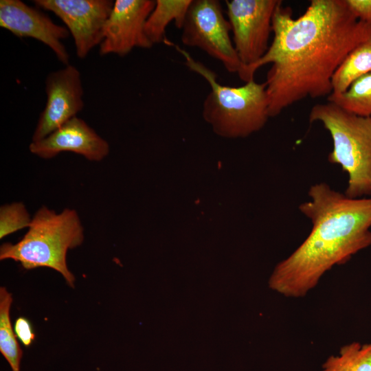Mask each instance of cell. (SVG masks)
<instances>
[{"instance_id": "9a60e30c", "label": "cell", "mask_w": 371, "mask_h": 371, "mask_svg": "<svg viewBox=\"0 0 371 371\" xmlns=\"http://www.w3.org/2000/svg\"><path fill=\"white\" fill-rule=\"evenodd\" d=\"M327 100L352 114L371 117V72L354 81L346 91L331 93Z\"/></svg>"}, {"instance_id": "277c9868", "label": "cell", "mask_w": 371, "mask_h": 371, "mask_svg": "<svg viewBox=\"0 0 371 371\" xmlns=\"http://www.w3.org/2000/svg\"><path fill=\"white\" fill-rule=\"evenodd\" d=\"M84 229L77 212L65 208L56 213L41 207L32 217L27 233L16 243H5L0 248V259H12L25 269L49 267L59 272L74 286L75 277L69 270L67 251L80 246Z\"/></svg>"}, {"instance_id": "5b68a950", "label": "cell", "mask_w": 371, "mask_h": 371, "mask_svg": "<svg viewBox=\"0 0 371 371\" xmlns=\"http://www.w3.org/2000/svg\"><path fill=\"white\" fill-rule=\"evenodd\" d=\"M308 119L320 122L330 135L333 150L328 161L348 174L344 194L352 199L371 197V117L328 102L314 105Z\"/></svg>"}, {"instance_id": "ffe728a7", "label": "cell", "mask_w": 371, "mask_h": 371, "mask_svg": "<svg viewBox=\"0 0 371 371\" xmlns=\"http://www.w3.org/2000/svg\"><path fill=\"white\" fill-rule=\"evenodd\" d=\"M352 14L358 19L371 24V0H345Z\"/></svg>"}, {"instance_id": "52a82bcc", "label": "cell", "mask_w": 371, "mask_h": 371, "mask_svg": "<svg viewBox=\"0 0 371 371\" xmlns=\"http://www.w3.org/2000/svg\"><path fill=\"white\" fill-rule=\"evenodd\" d=\"M281 3L279 0L225 1L242 70L257 63L267 52L273 14Z\"/></svg>"}, {"instance_id": "ba28073f", "label": "cell", "mask_w": 371, "mask_h": 371, "mask_svg": "<svg viewBox=\"0 0 371 371\" xmlns=\"http://www.w3.org/2000/svg\"><path fill=\"white\" fill-rule=\"evenodd\" d=\"M66 25L74 38L77 56L85 58L102 40L104 25L114 5L112 0H34Z\"/></svg>"}, {"instance_id": "8fae6325", "label": "cell", "mask_w": 371, "mask_h": 371, "mask_svg": "<svg viewBox=\"0 0 371 371\" xmlns=\"http://www.w3.org/2000/svg\"><path fill=\"white\" fill-rule=\"evenodd\" d=\"M0 26L17 37L43 43L62 63L69 64V54L62 42L70 36L69 30L54 23L41 9L21 0H1Z\"/></svg>"}, {"instance_id": "3957f363", "label": "cell", "mask_w": 371, "mask_h": 371, "mask_svg": "<svg viewBox=\"0 0 371 371\" xmlns=\"http://www.w3.org/2000/svg\"><path fill=\"white\" fill-rule=\"evenodd\" d=\"M185 58L188 69L201 76L211 91L203 104V117L214 131L225 137H245L260 130L270 117L266 82L254 79L240 87L217 81L215 72L196 60L186 50L172 44Z\"/></svg>"}, {"instance_id": "d6986e66", "label": "cell", "mask_w": 371, "mask_h": 371, "mask_svg": "<svg viewBox=\"0 0 371 371\" xmlns=\"http://www.w3.org/2000/svg\"><path fill=\"white\" fill-rule=\"evenodd\" d=\"M14 328L16 337L25 347L32 345L35 339V334L31 322L27 318L18 317L14 322Z\"/></svg>"}, {"instance_id": "30bf717a", "label": "cell", "mask_w": 371, "mask_h": 371, "mask_svg": "<svg viewBox=\"0 0 371 371\" xmlns=\"http://www.w3.org/2000/svg\"><path fill=\"white\" fill-rule=\"evenodd\" d=\"M155 3L154 0L115 1L104 27L100 54L124 56L135 47H152L144 26Z\"/></svg>"}, {"instance_id": "5bb4252c", "label": "cell", "mask_w": 371, "mask_h": 371, "mask_svg": "<svg viewBox=\"0 0 371 371\" xmlns=\"http://www.w3.org/2000/svg\"><path fill=\"white\" fill-rule=\"evenodd\" d=\"M371 72V37L346 57L332 78V93H340L361 76Z\"/></svg>"}, {"instance_id": "4fadbf2b", "label": "cell", "mask_w": 371, "mask_h": 371, "mask_svg": "<svg viewBox=\"0 0 371 371\" xmlns=\"http://www.w3.org/2000/svg\"><path fill=\"white\" fill-rule=\"evenodd\" d=\"M192 0H157L155 8L149 14L144 26L145 34L153 45L164 43L171 45L166 39V29L175 21L181 29Z\"/></svg>"}, {"instance_id": "7c38bea8", "label": "cell", "mask_w": 371, "mask_h": 371, "mask_svg": "<svg viewBox=\"0 0 371 371\" xmlns=\"http://www.w3.org/2000/svg\"><path fill=\"white\" fill-rule=\"evenodd\" d=\"M30 151L43 159H51L63 152L80 155L89 161H100L109 153V144L82 119L74 117L46 137L32 142Z\"/></svg>"}, {"instance_id": "2e32d148", "label": "cell", "mask_w": 371, "mask_h": 371, "mask_svg": "<svg viewBox=\"0 0 371 371\" xmlns=\"http://www.w3.org/2000/svg\"><path fill=\"white\" fill-rule=\"evenodd\" d=\"M321 371H371V343L353 341L343 346L337 355L326 359Z\"/></svg>"}, {"instance_id": "e0dca14e", "label": "cell", "mask_w": 371, "mask_h": 371, "mask_svg": "<svg viewBox=\"0 0 371 371\" xmlns=\"http://www.w3.org/2000/svg\"><path fill=\"white\" fill-rule=\"evenodd\" d=\"M12 297L5 287L0 288V352L12 371H20L23 350L18 343L10 317Z\"/></svg>"}, {"instance_id": "7a4b0ae2", "label": "cell", "mask_w": 371, "mask_h": 371, "mask_svg": "<svg viewBox=\"0 0 371 371\" xmlns=\"http://www.w3.org/2000/svg\"><path fill=\"white\" fill-rule=\"evenodd\" d=\"M308 195L298 209L310 220L311 232L269 280L286 297L306 296L333 267L371 246V197L352 199L325 182L312 185Z\"/></svg>"}, {"instance_id": "6da1fadb", "label": "cell", "mask_w": 371, "mask_h": 371, "mask_svg": "<svg viewBox=\"0 0 371 371\" xmlns=\"http://www.w3.org/2000/svg\"><path fill=\"white\" fill-rule=\"evenodd\" d=\"M272 30L266 54L238 74L247 82L260 67L271 64L265 81L270 117L305 98L328 96L337 68L371 37V24L358 20L345 0H312L297 19L281 3Z\"/></svg>"}, {"instance_id": "8992f818", "label": "cell", "mask_w": 371, "mask_h": 371, "mask_svg": "<svg viewBox=\"0 0 371 371\" xmlns=\"http://www.w3.org/2000/svg\"><path fill=\"white\" fill-rule=\"evenodd\" d=\"M181 30L183 45L204 51L229 72L238 74L243 69L230 37L231 25L219 1L192 0Z\"/></svg>"}, {"instance_id": "9c48e42d", "label": "cell", "mask_w": 371, "mask_h": 371, "mask_svg": "<svg viewBox=\"0 0 371 371\" xmlns=\"http://www.w3.org/2000/svg\"><path fill=\"white\" fill-rule=\"evenodd\" d=\"M45 106L40 114L32 142L41 140L76 116L84 107L81 74L69 64L45 79Z\"/></svg>"}, {"instance_id": "ac0fdd59", "label": "cell", "mask_w": 371, "mask_h": 371, "mask_svg": "<svg viewBox=\"0 0 371 371\" xmlns=\"http://www.w3.org/2000/svg\"><path fill=\"white\" fill-rule=\"evenodd\" d=\"M31 218L22 202H13L0 207V238L21 229L29 227Z\"/></svg>"}]
</instances>
